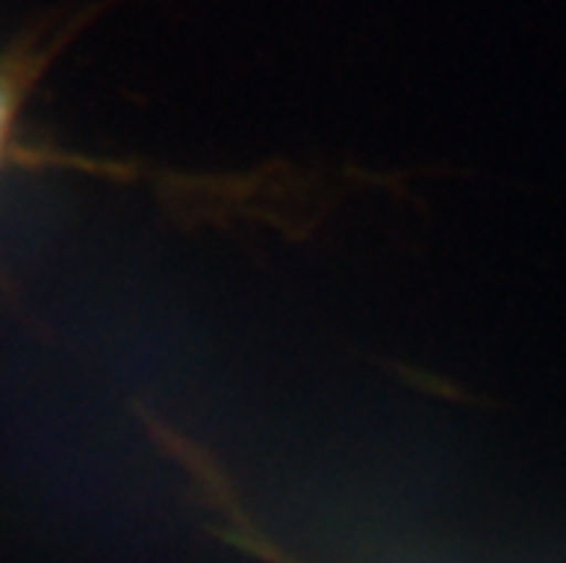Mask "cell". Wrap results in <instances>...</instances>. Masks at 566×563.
Returning a JSON list of instances; mask_svg holds the SVG:
<instances>
[{
	"label": "cell",
	"instance_id": "1",
	"mask_svg": "<svg viewBox=\"0 0 566 563\" xmlns=\"http://www.w3.org/2000/svg\"><path fill=\"white\" fill-rule=\"evenodd\" d=\"M14 107H18V79L12 72H0V150L9 136V127H12Z\"/></svg>",
	"mask_w": 566,
	"mask_h": 563
}]
</instances>
